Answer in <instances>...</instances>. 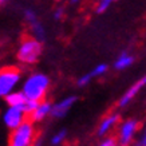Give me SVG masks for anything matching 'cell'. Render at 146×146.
I'll list each match as a JSON object with an SVG mask.
<instances>
[{"label": "cell", "instance_id": "d6986e66", "mask_svg": "<svg viewBox=\"0 0 146 146\" xmlns=\"http://www.w3.org/2000/svg\"><path fill=\"white\" fill-rule=\"evenodd\" d=\"M134 146H146V129L143 130V133H142V135L139 137V139L134 143Z\"/></svg>", "mask_w": 146, "mask_h": 146}, {"label": "cell", "instance_id": "30bf717a", "mask_svg": "<svg viewBox=\"0 0 146 146\" xmlns=\"http://www.w3.org/2000/svg\"><path fill=\"white\" fill-rule=\"evenodd\" d=\"M51 111H52V105L47 101H40L36 107L34 109L31 114H30V119L32 122H40V121H43L47 117L48 114H51Z\"/></svg>", "mask_w": 146, "mask_h": 146}, {"label": "cell", "instance_id": "5bb4252c", "mask_svg": "<svg viewBox=\"0 0 146 146\" xmlns=\"http://www.w3.org/2000/svg\"><path fill=\"white\" fill-rule=\"evenodd\" d=\"M66 135H67V131H66V130H60V131H58V133L54 134L52 138H51V143H52L54 146L60 145V143L64 141Z\"/></svg>", "mask_w": 146, "mask_h": 146}, {"label": "cell", "instance_id": "8fae6325", "mask_svg": "<svg viewBox=\"0 0 146 146\" xmlns=\"http://www.w3.org/2000/svg\"><path fill=\"white\" fill-rule=\"evenodd\" d=\"M118 121H119V115L117 114V113H113V114H109L107 117H105L101 121V123L98 126V135L99 137H103V135H106L110 130L117 126L118 123Z\"/></svg>", "mask_w": 146, "mask_h": 146}, {"label": "cell", "instance_id": "9c48e42d", "mask_svg": "<svg viewBox=\"0 0 146 146\" xmlns=\"http://www.w3.org/2000/svg\"><path fill=\"white\" fill-rule=\"evenodd\" d=\"M76 102V97H67L62 101H59L58 103H55L52 106V111L51 114L55 118H63L64 115L68 113L71 107L74 106V103Z\"/></svg>", "mask_w": 146, "mask_h": 146}, {"label": "cell", "instance_id": "4fadbf2b", "mask_svg": "<svg viewBox=\"0 0 146 146\" xmlns=\"http://www.w3.org/2000/svg\"><path fill=\"white\" fill-rule=\"evenodd\" d=\"M134 62V58L130 55V54L127 52H122L118 56V59L115 60L114 66L117 70H125V68H127V67H130L131 64H133Z\"/></svg>", "mask_w": 146, "mask_h": 146}, {"label": "cell", "instance_id": "6da1fadb", "mask_svg": "<svg viewBox=\"0 0 146 146\" xmlns=\"http://www.w3.org/2000/svg\"><path fill=\"white\" fill-rule=\"evenodd\" d=\"M50 87V78L43 72H32L23 80L22 91L28 99L40 102L43 101Z\"/></svg>", "mask_w": 146, "mask_h": 146}, {"label": "cell", "instance_id": "8992f818", "mask_svg": "<svg viewBox=\"0 0 146 146\" xmlns=\"http://www.w3.org/2000/svg\"><path fill=\"white\" fill-rule=\"evenodd\" d=\"M138 129V122L135 119H127L121 125L118 133V142L119 146H129L134 139L135 131Z\"/></svg>", "mask_w": 146, "mask_h": 146}, {"label": "cell", "instance_id": "7a4b0ae2", "mask_svg": "<svg viewBox=\"0 0 146 146\" xmlns=\"http://www.w3.org/2000/svg\"><path fill=\"white\" fill-rule=\"evenodd\" d=\"M42 55V42L35 36H27L20 42L16 58L20 63L34 64Z\"/></svg>", "mask_w": 146, "mask_h": 146}, {"label": "cell", "instance_id": "ac0fdd59", "mask_svg": "<svg viewBox=\"0 0 146 146\" xmlns=\"http://www.w3.org/2000/svg\"><path fill=\"white\" fill-rule=\"evenodd\" d=\"M94 76H93V74H91V71H90L89 74H86V75H83V76H80L79 79H78V86H87V84L90 83V80L93 79Z\"/></svg>", "mask_w": 146, "mask_h": 146}, {"label": "cell", "instance_id": "7402d4cb", "mask_svg": "<svg viewBox=\"0 0 146 146\" xmlns=\"http://www.w3.org/2000/svg\"><path fill=\"white\" fill-rule=\"evenodd\" d=\"M80 0H71V3H72V4H76V3H79Z\"/></svg>", "mask_w": 146, "mask_h": 146}, {"label": "cell", "instance_id": "7c38bea8", "mask_svg": "<svg viewBox=\"0 0 146 146\" xmlns=\"http://www.w3.org/2000/svg\"><path fill=\"white\" fill-rule=\"evenodd\" d=\"M5 99V103L8 105V106H16V107H22L23 110H24V107H26L27 102H28V98L24 95L22 90L20 91H12L11 94H8L7 97L4 98ZM26 111V110H24Z\"/></svg>", "mask_w": 146, "mask_h": 146}, {"label": "cell", "instance_id": "52a82bcc", "mask_svg": "<svg viewBox=\"0 0 146 146\" xmlns=\"http://www.w3.org/2000/svg\"><path fill=\"white\" fill-rule=\"evenodd\" d=\"M24 19H26V22L28 23V26H30V28H31L34 36L38 38L39 40L44 39V35H46L44 27H43V24L39 22L38 15H36L35 11L31 9V8L24 9Z\"/></svg>", "mask_w": 146, "mask_h": 146}, {"label": "cell", "instance_id": "ba28073f", "mask_svg": "<svg viewBox=\"0 0 146 146\" xmlns=\"http://www.w3.org/2000/svg\"><path fill=\"white\" fill-rule=\"evenodd\" d=\"M145 86H146V75L142 76L141 79L138 80V82H135L131 87H129V90L123 94V95H122V98H121L119 102H118L119 107H125L127 103H130V102L133 101V98L135 97V95H137V94L139 93Z\"/></svg>", "mask_w": 146, "mask_h": 146}, {"label": "cell", "instance_id": "3957f363", "mask_svg": "<svg viewBox=\"0 0 146 146\" xmlns=\"http://www.w3.org/2000/svg\"><path fill=\"white\" fill-rule=\"evenodd\" d=\"M36 137V130L32 121H24L20 126L11 130L8 146H32Z\"/></svg>", "mask_w": 146, "mask_h": 146}, {"label": "cell", "instance_id": "9a60e30c", "mask_svg": "<svg viewBox=\"0 0 146 146\" xmlns=\"http://www.w3.org/2000/svg\"><path fill=\"white\" fill-rule=\"evenodd\" d=\"M113 0H99L98 1V5H97V12L98 13H103L105 11L109 9V7L111 5Z\"/></svg>", "mask_w": 146, "mask_h": 146}, {"label": "cell", "instance_id": "603a6c76", "mask_svg": "<svg viewBox=\"0 0 146 146\" xmlns=\"http://www.w3.org/2000/svg\"><path fill=\"white\" fill-rule=\"evenodd\" d=\"M54 1H62V0H54Z\"/></svg>", "mask_w": 146, "mask_h": 146}, {"label": "cell", "instance_id": "44dd1931", "mask_svg": "<svg viewBox=\"0 0 146 146\" xmlns=\"http://www.w3.org/2000/svg\"><path fill=\"white\" fill-rule=\"evenodd\" d=\"M8 0H0V5H3V4H5Z\"/></svg>", "mask_w": 146, "mask_h": 146}, {"label": "cell", "instance_id": "e0dca14e", "mask_svg": "<svg viewBox=\"0 0 146 146\" xmlns=\"http://www.w3.org/2000/svg\"><path fill=\"white\" fill-rule=\"evenodd\" d=\"M107 71V64H98L95 68H94L93 71H91V74H93V76L95 78V76H101V75H103L105 72Z\"/></svg>", "mask_w": 146, "mask_h": 146}, {"label": "cell", "instance_id": "5b68a950", "mask_svg": "<svg viewBox=\"0 0 146 146\" xmlns=\"http://www.w3.org/2000/svg\"><path fill=\"white\" fill-rule=\"evenodd\" d=\"M27 113L23 110L22 107H16V106H8L5 109V111L3 113V123L9 129V130H13L18 126L26 121Z\"/></svg>", "mask_w": 146, "mask_h": 146}, {"label": "cell", "instance_id": "ffe728a7", "mask_svg": "<svg viewBox=\"0 0 146 146\" xmlns=\"http://www.w3.org/2000/svg\"><path fill=\"white\" fill-rule=\"evenodd\" d=\"M63 16V9L62 8H58L55 12H54V18H55V20H59V19Z\"/></svg>", "mask_w": 146, "mask_h": 146}, {"label": "cell", "instance_id": "277c9868", "mask_svg": "<svg viewBox=\"0 0 146 146\" xmlns=\"http://www.w3.org/2000/svg\"><path fill=\"white\" fill-rule=\"evenodd\" d=\"M22 80V72L18 67L5 66L0 68V98H5L15 91Z\"/></svg>", "mask_w": 146, "mask_h": 146}, {"label": "cell", "instance_id": "2e32d148", "mask_svg": "<svg viewBox=\"0 0 146 146\" xmlns=\"http://www.w3.org/2000/svg\"><path fill=\"white\" fill-rule=\"evenodd\" d=\"M98 146H119V142H118V138L107 137V138H105Z\"/></svg>", "mask_w": 146, "mask_h": 146}, {"label": "cell", "instance_id": "cb8c5ba5", "mask_svg": "<svg viewBox=\"0 0 146 146\" xmlns=\"http://www.w3.org/2000/svg\"><path fill=\"white\" fill-rule=\"evenodd\" d=\"M113 1H117V0H113Z\"/></svg>", "mask_w": 146, "mask_h": 146}]
</instances>
